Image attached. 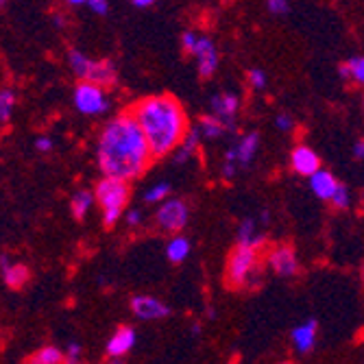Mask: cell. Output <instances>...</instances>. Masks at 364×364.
I'll use <instances>...</instances> for the list:
<instances>
[{
	"label": "cell",
	"mask_w": 364,
	"mask_h": 364,
	"mask_svg": "<svg viewBox=\"0 0 364 364\" xmlns=\"http://www.w3.org/2000/svg\"><path fill=\"white\" fill-rule=\"evenodd\" d=\"M96 159L103 175L127 181H134L149 171L155 157L138 118L131 109L114 116L101 129L96 142Z\"/></svg>",
	"instance_id": "obj_1"
},
{
	"label": "cell",
	"mask_w": 364,
	"mask_h": 364,
	"mask_svg": "<svg viewBox=\"0 0 364 364\" xmlns=\"http://www.w3.org/2000/svg\"><path fill=\"white\" fill-rule=\"evenodd\" d=\"M131 112L138 118L155 159L173 155L190 131L183 105L171 94L140 98L136 105H131Z\"/></svg>",
	"instance_id": "obj_2"
},
{
	"label": "cell",
	"mask_w": 364,
	"mask_h": 364,
	"mask_svg": "<svg viewBox=\"0 0 364 364\" xmlns=\"http://www.w3.org/2000/svg\"><path fill=\"white\" fill-rule=\"evenodd\" d=\"M94 194H96V205L101 208L103 225L107 229H112L122 218V214L129 205V198H131L129 181L105 175L94 186Z\"/></svg>",
	"instance_id": "obj_3"
},
{
	"label": "cell",
	"mask_w": 364,
	"mask_h": 364,
	"mask_svg": "<svg viewBox=\"0 0 364 364\" xmlns=\"http://www.w3.org/2000/svg\"><path fill=\"white\" fill-rule=\"evenodd\" d=\"M225 282L229 288L259 286V249L251 245H236L227 259Z\"/></svg>",
	"instance_id": "obj_4"
},
{
	"label": "cell",
	"mask_w": 364,
	"mask_h": 364,
	"mask_svg": "<svg viewBox=\"0 0 364 364\" xmlns=\"http://www.w3.org/2000/svg\"><path fill=\"white\" fill-rule=\"evenodd\" d=\"M75 107L83 116H101L109 107V98L103 85L92 83V81H79L75 87Z\"/></svg>",
	"instance_id": "obj_5"
},
{
	"label": "cell",
	"mask_w": 364,
	"mask_h": 364,
	"mask_svg": "<svg viewBox=\"0 0 364 364\" xmlns=\"http://www.w3.org/2000/svg\"><path fill=\"white\" fill-rule=\"evenodd\" d=\"M190 210L183 198L168 196L166 201H161L157 212H155V223L161 231L166 234H179V231L188 225Z\"/></svg>",
	"instance_id": "obj_6"
},
{
	"label": "cell",
	"mask_w": 364,
	"mask_h": 364,
	"mask_svg": "<svg viewBox=\"0 0 364 364\" xmlns=\"http://www.w3.org/2000/svg\"><path fill=\"white\" fill-rule=\"evenodd\" d=\"M194 59H196V68H198V75H201V79H210L216 68H218V50H216V44L201 36L196 42V48H194Z\"/></svg>",
	"instance_id": "obj_7"
},
{
	"label": "cell",
	"mask_w": 364,
	"mask_h": 364,
	"mask_svg": "<svg viewBox=\"0 0 364 364\" xmlns=\"http://www.w3.org/2000/svg\"><path fill=\"white\" fill-rule=\"evenodd\" d=\"M269 264L279 277H292L299 273V259L290 245H277L269 255Z\"/></svg>",
	"instance_id": "obj_8"
},
{
	"label": "cell",
	"mask_w": 364,
	"mask_h": 364,
	"mask_svg": "<svg viewBox=\"0 0 364 364\" xmlns=\"http://www.w3.org/2000/svg\"><path fill=\"white\" fill-rule=\"evenodd\" d=\"M290 168L301 177H312L316 171H321V157L316 155L314 149L299 144L290 153Z\"/></svg>",
	"instance_id": "obj_9"
},
{
	"label": "cell",
	"mask_w": 364,
	"mask_h": 364,
	"mask_svg": "<svg viewBox=\"0 0 364 364\" xmlns=\"http://www.w3.org/2000/svg\"><path fill=\"white\" fill-rule=\"evenodd\" d=\"M131 310H134V314L142 321H155V318H164L171 314V308L151 294L134 296V299H131Z\"/></svg>",
	"instance_id": "obj_10"
},
{
	"label": "cell",
	"mask_w": 364,
	"mask_h": 364,
	"mask_svg": "<svg viewBox=\"0 0 364 364\" xmlns=\"http://www.w3.org/2000/svg\"><path fill=\"white\" fill-rule=\"evenodd\" d=\"M210 107L212 114L218 116L220 120L227 122L229 129H234V118L240 109V98L234 92H223V94H214L210 98Z\"/></svg>",
	"instance_id": "obj_11"
},
{
	"label": "cell",
	"mask_w": 364,
	"mask_h": 364,
	"mask_svg": "<svg viewBox=\"0 0 364 364\" xmlns=\"http://www.w3.org/2000/svg\"><path fill=\"white\" fill-rule=\"evenodd\" d=\"M81 81H92L103 87H112L118 81V70H116L114 61H109V59H92L87 65V75Z\"/></svg>",
	"instance_id": "obj_12"
},
{
	"label": "cell",
	"mask_w": 364,
	"mask_h": 364,
	"mask_svg": "<svg viewBox=\"0 0 364 364\" xmlns=\"http://www.w3.org/2000/svg\"><path fill=\"white\" fill-rule=\"evenodd\" d=\"M316 332H318V323L314 318L296 325L292 329V345L296 347L299 353H308L314 349V343H316Z\"/></svg>",
	"instance_id": "obj_13"
},
{
	"label": "cell",
	"mask_w": 364,
	"mask_h": 364,
	"mask_svg": "<svg viewBox=\"0 0 364 364\" xmlns=\"http://www.w3.org/2000/svg\"><path fill=\"white\" fill-rule=\"evenodd\" d=\"M338 179L329 173V171H316L312 177H310V188H312V192L321 198V201H332V196L336 194V190H338Z\"/></svg>",
	"instance_id": "obj_14"
},
{
	"label": "cell",
	"mask_w": 364,
	"mask_h": 364,
	"mask_svg": "<svg viewBox=\"0 0 364 364\" xmlns=\"http://www.w3.org/2000/svg\"><path fill=\"white\" fill-rule=\"evenodd\" d=\"M134 345H136V332L131 327L122 325L116 329V334L107 343V355L109 358H122L131 351Z\"/></svg>",
	"instance_id": "obj_15"
},
{
	"label": "cell",
	"mask_w": 364,
	"mask_h": 364,
	"mask_svg": "<svg viewBox=\"0 0 364 364\" xmlns=\"http://www.w3.org/2000/svg\"><path fill=\"white\" fill-rule=\"evenodd\" d=\"M257 149H259V134H255V131H251V134H245L236 142L234 151H236V161H238L240 168H249L251 166V161H253Z\"/></svg>",
	"instance_id": "obj_16"
},
{
	"label": "cell",
	"mask_w": 364,
	"mask_h": 364,
	"mask_svg": "<svg viewBox=\"0 0 364 364\" xmlns=\"http://www.w3.org/2000/svg\"><path fill=\"white\" fill-rule=\"evenodd\" d=\"M338 73L345 81H351L353 85L364 87V55L349 57L345 63H341Z\"/></svg>",
	"instance_id": "obj_17"
},
{
	"label": "cell",
	"mask_w": 364,
	"mask_h": 364,
	"mask_svg": "<svg viewBox=\"0 0 364 364\" xmlns=\"http://www.w3.org/2000/svg\"><path fill=\"white\" fill-rule=\"evenodd\" d=\"M201 140H203V136H201V131H198V127H196V124H194V127H190L186 140H183V142L179 144V149L173 153L175 161H177V164L188 161V159L196 153V149H198V144H201Z\"/></svg>",
	"instance_id": "obj_18"
},
{
	"label": "cell",
	"mask_w": 364,
	"mask_h": 364,
	"mask_svg": "<svg viewBox=\"0 0 364 364\" xmlns=\"http://www.w3.org/2000/svg\"><path fill=\"white\" fill-rule=\"evenodd\" d=\"M238 245H251V247H257L262 249L264 245V236L257 231V225L253 218H242L240 225H238Z\"/></svg>",
	"instance_id": "obj_19"
},
{
	"label": "cell",
	"mask_w": 364,
	"mask_h": 364,
	"mask_svg": "<svg viewBox=\"0 0 364 364\" xmlns=\"http://www.w3.org/2000/svg\"><path fill=\"white\" fill-rule=\"evenodd\" d=\"M198 131H201V136L205 138V140H216V138H220L225 131L229 129L227 127V122L225 120H220L218 116H214V114H210V116H201L198 118Z\"/></svg>",
	"instance_id": "obj_20"
},
{
	"label": "cell",
	"mask_w": 364,
	"mask_h": 364,
	"mask_svg": "<svg viewBox=\"0 0 364 364\" xmlns=\"http://www.w3.org/2000/svg\"><path fill=\"white\" fill-rule=\"evenodd\" d=\"M96 203V194L94 190H79L75 192L73 201H70V210L75 214L77 220H83L87 216V212L92 210V205Z\"/></svg>",
	"instance_id": "obj_21"
},
{
	"label": "cell",
	"mask_w": 364,
	"mask_h": 364,
	"mask_svg": "<svg viewBox=\"0 0 364 364\" xmlns=\"http://www.w3.org/2000/svg\"><path fill=\"white\" fill-rule=\"evenodd\" d=\"M24 364H65V353L53 345L38 349L36 353H31Z\"/></svg>",
	"instance_id": "obj_22"
},
{
	"label": "cell",
	"mask_w": 364,
	"mask_h": 364,
	"mask_svg": "<svg viewBox=\"0 0 364 364\" xmlns=\"http://www.w3.org/2000/svg\"><path fill=\"white\" fill-rule=\"evenodd\" d=\"M28 277H31V271H28V267H24V264H9V267L3 271L5 284L14 290L22 288L28 282Z\"/></svg>",
	"instance_id": "obj_23"
},
{
	"label": "cell",
	"mask_w": 364,
	"mask_h": 364,
	"mask_svg": "<svg viewBox=\"0 0 364 364\" xmlns=\"http://www.w3.org/2000/svg\"><path fill=\"white\" fill-rule=\"evenodd\" d=\"M190 240L183 238V236H173L166 245V257L173 262V264H181L188 255H190Z\"/></svg>",
	"instance_id": "obj_24"
},
{
	"label": "cell",
	"mask_w": 364,
	"mask_h": 364,
	"mask_svg": "<svg viewBox=\"0 0 364 364\" xmlns=\"http://www.w3.org/2000/svg\"><path fill=\"white\" fill-rule=\"evenodd\" d=\"M14 107H16V94H14V90L11 87H3V90H0V122H3V127L9 124Z\"/></svg>",
	"instance_id": "obj_25"
},
{
	"label": "cell",
	"mask_w": 364,
	"mask_h": 364,
	"mask_svg": "<svg viewBox=\"0 0 364 364\" xmlns=\"http://www.w3.org/2000/svg\"><path fill=\"white\" fill-rule=\"evenodd\" d=\"M90 61H92V59H90L87 55H83L81 50H77V48H70V50H68V63H70V70H73L79 79H85Z\"/></svg>",
	"instance_id": "obj_26"
},
{
	"label": "cell",
	"mask_w": 364,
	"mask_h": 364,
	"mask_svg": "<svg viewBox=\"0 0 364 364\" xmlns=\"http://www.w3.org/2000/svg\"><path fill=\"white\" fill-rule=\"evenodd\" d=\"M171 196V183L168 181H157L155 186H151L144 194V201L146 203H161L166 201Z\"/></svg>",
	"instance_id": "obj_27"
},
{
	"label": "cell",
	"mask_w": 364,
	"mask_h": 364,
	"mask_svg": "<svg viewBox=\"0 0 364 364\" xmlns=\"http://www.w3.org/2000/svg\"><path fill=\"white\" fill-rule=\"evenodd\" d=\"M329 203H332L336 210H347L349 205H351V194H349V188L347 186H338V190H336V194L332 196V201H329Z\"/></svg>",
	"instance_id": "obj_28"
},
{
	"label": "cell",
	"mask_w": 364,
	"mask_h": 364,
	"mask_svg": "<svg viewBox=\"0 0 364 364\" xmlns=\"http://www.w3.org/2000/svg\"><path fill=\"white\" fill-rule=\"evenodd\" d=\"M249 85L253 87V90H264L269 85V79H267V73L264 70H259V68H253V70H249Z\"/></svg>",
	"instance_id": "obj_29"
},
{
	"label": "cell",
	"mask_w": 364,
	"mask_h": 364,
	"mask_svg": "<svg viewBox=\"0 0 364 364\" xmlns=\"http://www.w3.org/2000/svg\"><path fill=\"white\" fill-rule=\"evenodd\" d=\"M198 33H194V31H186L183 36H181V48H183V53H188V55H192L194 53V48H196V42H198Z\"/></svg>",
	"instance_id": "obj_30"
},
{
	"label": "cell",
	"mask_w": 364,
	"mask_h": 364,
	"mask_svg": "<svg viewBox=\"0 0 364 364\" xmlns=\"http://www.w3.org/2000/svg\"><path fill=\"white\" fill-rule=\"evenodd\" d=\"M65 364H81V345L79 343H68L65 347Z\"/></svg>",
	"instance_id": "obj_31"
},
{
	"label": "cell",
	"mask_w": 364,
	"mask_h": 364,
	"mask_svg": "<svg viewBox=\"0 0 364 364\" xmlns=\"http://www.w3.org/2000/svg\"><path fill=\"white\" fill-rule=\"evenodd\" d=\"M90 9H92V14H96V16H107L109 14V0H87L85 3Z\"/></svg>",
	"instance_id": "obj_32"
},
{
	"label": "cell",
	"mask_w": 364,
	"mask_h": 364,
	"mask_svg": "<svg viewBox=\"0 0 364 364\" xmlns=\"http://www.w3.org/2000/svg\"><path fill=\"white\" fill-rule=\"evenodd\" d=\"M238 168H240V166H238L236 161L225 159V161H223V168H220L223 179H227V181H229V179H234V177H236V173H238Z\"/></svg>",
	"instance_id": "obj_33"
},
{
	"label": "cell",
	"mask_w": 364,
	"mask_h": 364,
	"mask_svg": "<svg viewBox=\"0 0 364 364\" xmlns=\"http://www.w3.org/2000/svg\"><path fill=\"white\" fill-rule=\"evenodd\" d=\"M269 11L275 16H284L288 11V0H267Z\"/></svg>",
	"instance_id": "obj_34"
},
{
	"label": "cell",
	"mask_w": 364,
	"mask_h": 364,
	"mask_svg": "<svg viewBox=\"0 0 364 364\" xmlns=\"http://www.w3.org/2000/svg\"><path fill=\"white\" fill-rule=\"evenodd\" d=\"M275 124H277L279 131H292V129H294V120H292V116H288V114H279V116L275 118Z\"/></svg>",
	"instance_id": "obj_35"
},
{
	"label": "cell",
	"mask_w": 364,
	"mask_h": 364,
	"mask_svg": "<svg viewBox=\"0 0 364 364\" xmlns=\"http://www.w3.org/2000/svg\"><path fill=\"white\" fill-rule=\"evenodd\" d=\"M124 220H127L129 227H138L142 223V212L140 210H131V212H127Z\"/></svg>",
	"instance_id": "obj_36"
},
{
	"label": "cell",
	"mask_w": 364,
	"mask_h": 364,
	"mask_svg": "<svg viewBox=\"0 0 364 364\" xmlns=\"http://www.w3.org/2000/svg\"><path fill=\"white\" fill-rule=\"evenodd\" d=\"M36 149H38L40 153H48V151L53 149V140H50V138H40V140L36 142Z\"/></svg>",
	"instance_id": "obj_37"
},
{
	"label": "cell",
	"mask_w": 364,
	"mask_h": 364,
	"mask_svg": "<svg viewBox=\"0 0 364 364\" xmlns=\"http://www.w3.org/2000/svg\"><path fill=\"white\" fill-rule=\"evenodd\" d=\"M353 157L355 159H364V140H358L353 144Z\"/></svg>",
	"instance_id": "obj_38"
},
{
	"label": "cell",
	"mask_w": 364,
	"mask_h": 364,
	"mask_svg": "<svg viewBox=\"0 0 364 364\" xmlns=\"http://www.w3.org/2000/svg\"><path fill=\"white\" fill-rule=\"evenodd\" d=\"M136 7H140V9H146V7H151L153 3H157V0H131Z\"/></svg>",
	"instance_id": "obj_39"
},
{
	"label": "cell",
	"mask_w": 364,
	"mask_h": 364,
	"mask_svg": "<svg viewBox=\"0 0 364 364\" xmlns=\"http://www.w3.org/2000/svg\"><path fill=\"white\" fill-rule=\"evenodd\" d=\"M63 3H68V5L77 7V5H83V3H87V0H63Z\"/></svg>",
	"instance_id": "obj_40"
},
{
	"label": "cell",
	"mask_w": 364,
	"mask_h": 364,
	"mask_svg": "<svg viewBox=\"0 0 364 364\" xmlns=\"http://www.w3.org/2000/svg\"><path fill=\"white\" fill-rule=\"evenodd\" d=\"M198 332H201V327H198V325H192V334H194V336H196V334H198Z\"/></svg>",
	"instance_id": "obj_41"
},
{
	"label": "cell",
	"mask_w": 364,
	"mask_h": 364,
	"mask_svg": "<svg viewBox=\"0 0 364 364\" xmlns=\"http://www.w3.org/2000/svg\"><path fill=\"white\" fill-rule=\"evenodd\" d=\"M362 282H364V269H362Z\"/></svg>",
	"instance_id": "obj_42"
},
{
	"label": "cell",
	"mask_w": 364,
	"mask_h": 364,
	"mask_svg": "<svg viewBox=\"0 0 364 364\" xmlns=\"http://www.w3.org/2000/svg\"><path fill=\"white\" fill-rule=\"evenodd\" d=\"M0 3H3V5H5V3H7V0H0Z\"/></svg>",
	"instance_id": "obj_43"
},
{
	"label": "cell",
	"mask_w": 364,
	"mask_h": 364,
	"mask_svg": "<svg viewBox=\"0 0 364 364\" xmlns=\"http://www.w3.org/2000/svg\"><path fill=\"white\" fill-rule=\"evenodd\" d=\"M282 364H292V362H282Z\"/></svg>",
	"instance_id": "obj_44"
}]
</instances>
